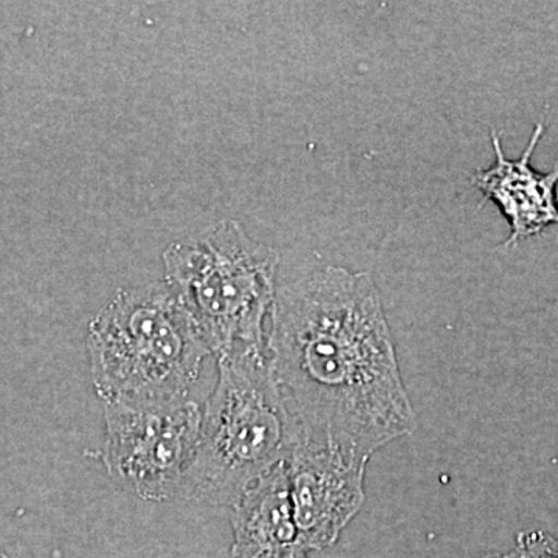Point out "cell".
Here are the masks:
<instances>
[{"instance_id":"7","label":"cell","mask_w":558,"mask_h":558,"mask_svg":"<svg viewBox=\"0 0 558 558\" xmlns=\"http://www.w3.org/2000/svg\"><path fill=\"white\" fill-rule=\"evenodd\" d=\"M543 134L545 123L538 121L523 154L519 159H509L502 150L501 138L492 131L494 163L470 178L473 186L483 194V202H494L508 220L510 234L505 247H512L558 226V167L542 172L531 163Z\"/></svg>"},{"instance_id":"5","label":"cell","mask_w":558,"mask_h":558,"mask_svg":"<svg viewBox=\"0 0 558 558\" xmlns=\"http://www.w3.org/2000/svg\"><path fill=\"white\" fill-rule=\"evenodd\" d=\"M102 403V462L113 483L143 501L180 497L199 444V403Z\"/></svg>"},{"instance_id":"8","label":"cell","mask_w":558,"mask_h":558,"mask_svg":"<svg viewBox=\"0 0 558 558\" xmlns=\"http://www.w3.org/2000/svg\"><path fill=\"white\" fill-rule=\"evenodd\" d=\"M230 510L233 558H286L300 553L288 461L250 486Z\"/></svg>"},{"instance_id":"1","label":"cell","mask_w":558,"mask_h":558,"mask_svg":"<svg viewBox=\"0 0 558 558\" xmlns=\"http://www.w3.org/2000/svg\"><path fill=\"white\" fill-rule=\"evenodd\" d=\"M267 355L296 435L371 459L417 428L368 271L330 266L278 289Z\"/></svg>"},{"instance_id":"10","label":"cell","mask_w":558,"mask_h":558,"mask_svg":"<svg viewBox=\"0 0 558 558\" xmlns=\"http://www.w3.org/2000/svg\"><path fill=\"white\" fill-rule=\"evenodd\" d=\"M480 558H520L519 553L515 549L505 554H492V556H484Z\"/></svg>"},{"instance_id":"3","label":"cell","mask_w":558,"mask_h":558,"mask_svg":"<svg viewBox=\"0 0 558 558\" xmlns=\"http://www.w3.org/2000/svg\"><path fill=\"white\" fill-rule=\"evenodd\" d=\"M87 354L102 402L190 398L211 355L167 282L119 290L90 322Z\"/></svg>"},{"instance_id":"6","label":"cell","mask_w":558,"mask_h":558,"mask_svg":"<svg viewBox=\"0 0 558 558\" xmlns=\"http://www.w3.org/2000/svg\"><path fill=\"white\" fill-rule=\"evenodd\" d=\"M368 458L295 435L288 459L290 497L304 553L336 545L365 502Z\"/></svg>"},{"instance_id":"12","label":"cell","mask_w":558,"mask_h":558,"mask_svg":"<svg viewBox=\"0 0 558 558\" xmlns=\"http://www.w3.org/2000/svg\"><path fill=\"white\" fill-rule=\"evenodd\" d=\"M0 558H9V557L3 556V554H0Z\"/></svg>"},{"instance_id":"9","label":"cell","mask_w":558,"mask_h":558,"mask_svg":"<svg viewBox=\"0 0 558 558\" xmlns=\"http://www.w3.org/2000/svg\"><path fill=\"white\" fill-rule=\"evenodd\" d=\"M515 550L520 558H558V538L542 531L523 532Z\"/></svg>"},{"instance_id":"2","label":"cell","mask_w":558,"mask_h":558,"mask_svg":"<svg viewBox=\"0 0 558 558\" xmlns=\"http://www.w3.org/2000/svg\"><path fill=\"white\" fill-rule=\"evenodd\" d=\"M279 255L223 219L165 250V282L216 360L269 357Z\"/></svg>"},{"instance_id":"4","label":"cell","mask_w":558,"mask_h":558,"mask_svg":"<svg viewBox=\"0 0 558 558\" xmlns=\"http://www.w3.org/2000/svg\"><path fill=\"white\" fill-rule=\"evenodd\" d=\"M295 435L269 357L219 360L180 498L233 508L250 486L288 461Z\"/></svg>"},{"instance_id":"11","label":"cell","mask_w":558,"mask_h":558,"mask_svg":"<svg viewBox=\"0 0 558 558\" xmlns=\"http://www.w3.org/2000/svg\"><path fill=\"white\" fill-rule=\"evenodd\" d=\"M286 558H307V554L306 553H295V554H292V556H289V557H286Z\"/></svg>"}]
</instances>
